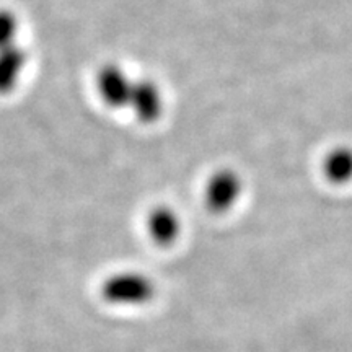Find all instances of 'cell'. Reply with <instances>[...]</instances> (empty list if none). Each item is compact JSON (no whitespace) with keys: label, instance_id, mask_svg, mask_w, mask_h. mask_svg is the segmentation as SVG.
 Instances as JSON below:
<instances>
[{"label":"cell","instance_id":"cell-6","mask_svg":"<svg viewBox=\"0 0 352 352\" xmlns=\"http://www.w3.org/2000/svg\"><path fill=\"white\" fill-rule=\"evenodd\" d=\"M147 228L153 241H157L158 245H170L178 239L182 223L173 209L160 206L148 214Z\"/></svg>","mask_w":352,"mask_h":352},{"label":"cell","instance_id":"cell-4","mask_svg":"<svg viewBox=\"0 0 352 352\" xmlns=\"http://www.w3.org/2000/svg\"><path fill=\"white\" fill-rule=\"evenodd\" d=\"M127 109H131L132 114L144 124L155 122L164 111V94L157 82L151 78L134 80Z\"/></svg>","mask_w":352,"mask_h":352},{"label":"cell","instance_id":"cell-1","mask_svg":"<svg viewBox=\"0 0 352 352\" xmlns=\"http://www.w3.org/2000/svg\"><path fill=\"white\" fill-rule=\"evenodd\" d=\"M103 298L118 305H142L155 294L152 280L140 272H118L108 277L101 287Z\"/></svg>","mask_w":352,"mask_h":352},{"label":"cell","instance_id":"cell-2","mask_svg":"<svg viewBox=\"0 0 352 352\" xmlns=\"http://www.w3.org/2000/svg\"><path fill=\"white\" fill-rule=\"evenodd\" d=\"M95 87L96 94L108 108L126 109L129 107L134 78H131L120 64L108 63L101 65L96 72Z\"/></svg>","mask_w":352,"mask_h":352},{"label":"cell","instance_id":"cell-7","mask_svg":"<svg viewBox=\"0 0 352 352\" xmlns=\"http://www.w3.org/2000/svg\"><path fill=\"white\" fill-rule=\"evenodd\" d=\"M323 173L331 183H349L352 179V148H333L323 160Z\"/></svg>","mask_w":352,"mask_h":352},{"label":"cell","instance_id":"cell-3","mask_svg":"<svg viewBox=\"0 0 352 352\" xmlns=\"http://www.w3.org/2000/svg\"><path fill=\"white\" fill-rule=\"evenodd\" d=\"M241 178L233 170H219L206 184V204L214 212H227L236 204L241 195Z\"/></svg>","mask_w":352,"mask_h":352},{"label":"cell","instance_id":"cell-5","mask_svg":"<svg viewBox=\"0 0 352 352\" xmlns=\"http://www.w3.org/2000/svg\"><path fill=\"white\" fill-rule=\"evenodd\" d=\"M28 65V51L21 44H13L0 51V95H8L19 87Z\"/></svg>","mask_w":352,"mask_h":352},{"label":"cell","instance_id":"cell-8","mask_svg":"<svg viewBox=\"0 0 352 352\" xmlns=\"http://www.w3.org/2000/svg\"><path fill=\"white\" fill-rule=\"evenodd\" d=\"M20 19L10 8H0V51L19 44Z\"/></svg>","mask_w":352,"mask_h":352}]
</instances>
